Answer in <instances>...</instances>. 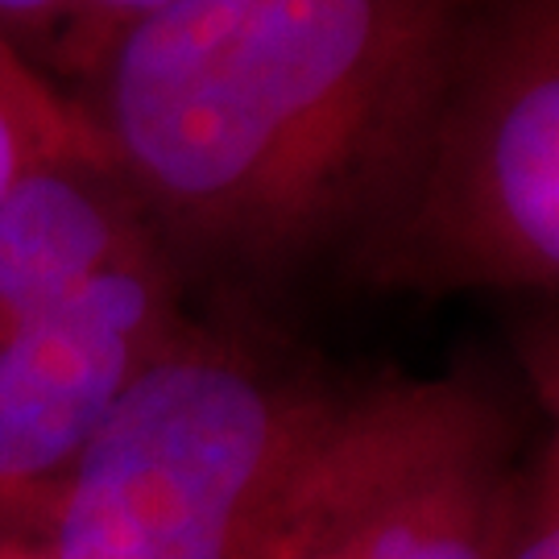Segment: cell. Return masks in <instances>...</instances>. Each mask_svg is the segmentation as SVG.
<instances>
[{"label":"cell","instance_id":"obj_1","mask_svg":"<svg viewBox=\"0 0 559 559\" xmlns=\"http://www.w3.org/2000/svg\"><path fill=\"white\" fill-rule=\"evenodd\" d=\"M464 0H179L67 96L200 307L344 278L436 108Z\"/></svg>","mask_w":559,"mask_h":559},{"label":"cell","instance_id":"obj_6","mask_svg":"<svg viewBox=\"0 0 559 559\" xmlns=\"http://www.w3.org/2000/svg\"><path fill=\"white\" fill-rule=\"evenodd\" d=\"M150 240L100 141L46 158L0 200V336Z\"/></svg>","mask_w":559,"mask_h":559},{"label":"cell","instance_id":"obj_7","mask_svg":"<svg viewBox=\"0 0 559 559\" xmlns=\"http://www.w3.org/2000/svg\"><path fill=\"white\" fill-rule=\"evenodd\" d=\"M80 141H92V129L71 96L0 38V200L29 170Z\"/></svg>","mask_w":559,"mask_h":559},{"label":"cell","instance_id":"obj_8","mask_svg":"<svg viewBox=\"0 0 559 559\" xmlns=\"http://www.w3.org/2000/svg\"><path fill=\"white\" fill-rule=\"evenodd\" d=\"M501 559H559V431L551 427L522 452Z\"/></svg>","mask_w":559,"mask_h":559},{"label":"cell","instance_id":"obj_10","mask_svg":"<svg viewBox=\"0 0 559 559\" xmlns=\"http://www.w3.org/2000/svg\"><path fill=\"white\" fill-rule=\"evenodd\" d=\"M510 360L526 399L559 431V299H526L510 320Z\"/></svg>","mask_w":559,"mask_h":559},{"label":"cell","instance_id":"obj_9","mask_svg":"<svg viewBox=\"0 0 559 559\" xmlns=\"http://www.w3.org/2000/svg\"><path fill=\"white\" fill-rule=\"evenodd\" d=\"M170 4L179 0H62L59 38L41 75L62 92H71L124 29H133L138 21L154 17Z\"/></svg>","mask_w":559,"mask_h":559},{"label":"cell","instance_id":"obj_4","mask_svg":"<svg viewBox=\"0 0 559 559\" xmlns=\"http://www.w3.org/2000/svg\"><path fill=\"white\" fill-rule=\"evenodd\" d=\"M526 436L489 373L365 378L316 468L344 559H501Z\"/></svg>","mask_w":559,"mask_h":559},{"label":"cell","instance_id":"obj_11","mask_svg":"<svg viewBox=\"0 0 559 559\" xmlns=\"http://www.w3.org/2000/svg\"><path fill=\"white\" fill-rule=\"evenodd\" d=\"M62 21V0H0V38L25 62L46 71Z\"/></svg>","mask_w":559,"mask_h":559},{"label":"cell","instance_id":"obj_5","mask_svg":"<svg viewBox=\"0 0 559 559\" xmlns=\"http://www.w3.org/2000/svg\"><path fill=\"white\" fill-rule=\"evenodd\" d=\"M195 307L150 240L0 336V526L38 535L83 448Z\"/></svg>","mask_w":559,"mask_h":559},{"label":"cell","instance_id":"obj_2","mask_svg":"<svg viewBox=\"0 0 559 559\" xmlns=\"http://www.w3.org/2000/svg\"><path fill=\"white\" fill-rule=\"evenodd\" d=\"M357 378L270 316L195 307L41 519L55 559H265Z\"/></svg>","mask_w":559,"mask_h":559},{"label":"cell","instance_id":"obj_3","mask_svg":"<svg viewBox=\"0 0 559 559\" xmlns=\"http://www.w3.org/2000/svg\"><path fill=\"white\" fill-rule=\"evenodd\" d=\"M340 282L559 299V0L460 4L419 150Z\"/></svg>","mask_w":559,"mask_h":559}]
</instances>
